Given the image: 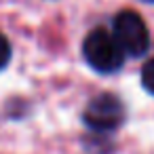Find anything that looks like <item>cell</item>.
<instances>
[{
    "mask_svg": "<svg viewBox=\"0 0 154 154\" xmlns=\"http://www.w3.org/2000/svg\"><path fill=\"white\" fill-rule=\"evenodd\" d=\"M141 85L148 93L154 95V59H150L141 70Z\"/></svg>",
    "mask_w": 154,
    "mask_h": 154,
    "instance_id": "277c9868",
    "label": "cell"
},
{
    "mask_svg": "<svg viewBox=\"0 0 154 154\" xmlns=\"http://www.w3.org/2000/svg\"><path fill=\"white\" fill-rule=\"evenodd\" d=\"M122 53L131 57H141L150 49V32L143 19L135 11H120L114 17V34Z\"/></svg>",
    "mask_w": 154,
    "mask_h": 154,
    "instance_id": "7a4b0ae2",
    "label": "cell"
},
{
    "mask_svg": "<svg viewBox=\"0 0 154 154\" xmlns=\"http://www.w3.org/2000/svg\"><path fill=\"white\" fill-rule=\"evenodd\" d=\"M146 2H154V0H146Z\"/></svg>",
    "mask_w": 154,
    "mask_h": 154,
    "instance_id": "8992f818",
    "label": "cell"
},
{
    "mask_svg": "<svg viewBox=\"0 0 154 154\" xmlns=\"http://www.w3.org/2000/svg\"><path fill=\"white\" fill-rule=\"evenodd\" d=\"M82 118H85V125L89 129L99 131V133H108V131H114L122 125L125 108H122V101L116 95L101 93V95H97L89 101Z\"/></svg>",
    "mask_w": 154,
    "mask_h": 154,
    "instance_id": "3957f363",
    "label": "cell"
},
{
    "mask_svg": "<svg viewBox=\"0 0 154 154\" xmlns=\"http://www.w3.org/2000/svg\"><path fill=\"white\" fill-rule=\"evenodd\" d=\"M9 59H11V45H9V40L2 34H0V70L7 68Z\"/></svg>",
    "mask_w": 154,
    "mask_h": 154,
    "instance_id": "5b68a950",
    "label": "cell"
},
{
    "mask_svg": "<svg viewBox=\"0 0 154 154\" xmlns=\"http://www.w3.org/2000/svg\"><path fill=\"white\" fill-rule=\"evenodd\" d=\"M82 55L87 63L99 74H112L125 61V53L118 47L116 38L103 28H95L93 32H89L82 42Z\"/></svg>",
    "mask_w": 154,
    "mask_h": 154,
    "instance_id": "6da1fadb",
    "label": "cell"
}]
</instances>
